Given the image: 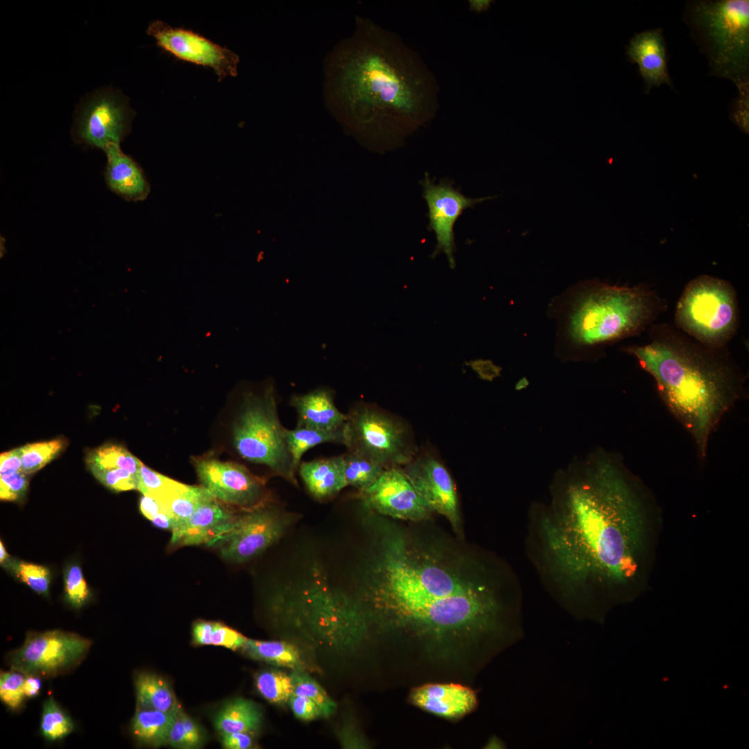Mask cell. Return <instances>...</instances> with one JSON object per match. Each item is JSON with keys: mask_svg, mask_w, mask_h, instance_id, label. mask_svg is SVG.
<instances>
[{"mask_svg": "<svg viewBox=\"0 0 749 749\" xmlns=\"http://www.w3.org/2000/svg\"><path fill=\"white\" fill-rule=\"evenodd\" d=\"M438 80L396 33L356 15L355 28L326 55L325 103L344 130L385 153L430 122L440 109Z\"/></svg>", "mask_w": 749, "mask_h": 749, "instance_id": "2", "label": "cell"}, {"mask_svg": "<svg viewBox=\"0 0 749 749\" xmlns=\"http://www.w3.org/2000/svg\"><path fill=\"white\" fill-rule=\"evenodd\" d=\"M86 463L87 467L123 468L137 479L143 464L125 447L116 444H105L91 451L87 456Z\"/></svg>", "mask_w": 749, "mask_h": 749, "instance_id": "30", "label": "cell"}, {"mask_svg": "<svg viewBox=\"0 0 749 749\" xmlns=\"http://www.w3.org/2000/svg\"><path fill=\"white\" fill-rule=\"evenodd\" d=\"M628 61L637 64L648 94L653 87L666 84L673 88L668 69V53L663 30L648 29L635 33L626 46Z\"/></svg>", "mask_w": 749, "mask_h": 749, "instance_id": "19", "label": "cell"}, {"mask_svg": "<svg viewBox=\"0 0 749 749\" xmlns=\"http://www.w3.org/2000/svg\"><path fill=\"white\" fill-rule=\"evenodd\" d=\"M21 447L1 454L0 474H12L21 471Z\"/></svg>", "mask_w": 749, "mask_h": 749, "instance_id": "45", "label": "cell"}, {"mask_svg": "<svg viewBox=\"0 0 749 749\" xmlns=\"http://www.w3.org/2000/svg\"><path fill=\"white\" fill-rule=\"evenodd\" d=\"M528 557L569 612L590 617L629 597L644 548L646 497L617 454L600 449L558 471L528 512Z\"/></svg>", "mask_w": 749, "mask_h": 749, "instance_id": "1", "label": "cell"}, {"mask_svg": "<svg viewBox=\"0 0 749 749\" xmlns=\"http://www.w3.org/2000/svg\"><path fill=\"white\" fill-rule=\"evenodd\" d=\"M239 513L208 492L189 519L171 532V545L209 546L232 527Z\"/></svg>", "mask_w": 749, "mask_h": 749, "instance_id": "18", "label": "cell"}, {"mask_svg": "<svg viewBox=\"0 0 749 749\" xmlns=\"http://www.w3.org/2000/svg\"><path fill=\"white\" fill-rule=\"evenodd\" d=\"M290 404L296 412L298 427L334 431L343 427L347 420L336 407L332 390L326 387L294 395Z\"/></svg>", "mask_w": 749, "mask_h": 749, "instance_id": "22", "label": "cell"}, {"mask_svg": "<svg viewBox=\"0 0 749 749\" xmlns=\"http://www.w3.org/2000/svg\"><path fill=\"white\" fill-rule=\"evenodd\" d=\"M738 92V96L731 104L730 118L741 132L748 134L749 89Z\"/></svg>", "mask_w": 749, "mask_h": 749, "instance_id": "43", "label": "cell"}, {"mask_svg": "<svg viewBox=\"0 0 749 749\" xmlns=\"http://www.w3.org/2000/svg\"><path fill=\"white\" fill-rule=\"evenodd\" d=\"M344 445L384 468L406 465L414 458L404 423L375 405L359 403L346 414Z\"/></svg>", "mask_w": 749, "mask_h": 749, "instance_id": "9", "label": "cell"}, {"mask_svg": "<svg viewBox=\"0 0 749 749\" xmlns=\"http://www.w3.org/2000/svg\"><path fill=\"white\" fill-rule=\"evenodd\" d=\"M739 306L732 285L724 279L700 275L685 287L677 303L678 329L707 347L722 349L735 335Z\"/></svg>", "mask_w": 749, "mask_h": 749, "instance_id": "8", "label": "cell"}, {"mask_svg": "<svg viewBox=\"0 0 749 749\" xmlns=\"http://www.w3.org/2000/svg\"><path fill=\"white\" fill-rule=\"evenodd\" d=\"M27 474L22 471L0 474V498L1 500L16 501L21 498L28 487Z\"/></svg>", "mask_w": 749, "mask_h": 749, "instance_id": "41", "label": "cell"}, {"mask_svg": "<svg viewBox=\"0 0 749 749\" xmlns=\"http://www.w3.org/2000/svg\"><path fill=\"white\" fill-rule=\"evenodd\" d=\"M147 33L175 57L214 69L219 80L238 74L239 58L234 52L191 31L157 20L149 24Z\"/></svg>", "mask_w": 749, "mask_h": 749, "instance_id": "14", "label": "cell"}, {"mask_svg": "<svg viewBox=\"0 0 749 749\" xmlns=\"http://www.w3.org/2000/svg\"><path fill=\"white\" fill-rule=\"evenodd\" d=\"M347 485L361 491L374 483L384 468L379 464L359 454L347 451L342 455Z\"/></svg>", "mask_w": 749, "mask_h": 749, "instance_id": "31", "label": "cell"}, {"mask_svg": "<svg viewBox=\"0 0 749 749\" xmlns=\"http://www.w3.org/2000/svg\"><path fill=\"white\" fill-rule=\"evenodd\" d=\"M92 641L76 633L60 630L29 632L22 645L9 653L11 669L24 675L54 677L79 664Z\"/></svg>", "mask_w": 749, "mask_h": 749, "instance_id": "11", "label": "cell"}, {"mask_svg": "<svg viewBox=\"0 0 749 749\" xmlns=\"http://www.w3.org/2000/svg\"><path fill=\"white\" fill-rule=\"evenodd\" d=\"M209 492L200 486L189 485L173 480L156 499L173 520V531L185 523L201 499Z\"/></svg>", "mask_w": 749, "mask_h": 749, "instance_id": "26", "label": "cell"}, {"mask_svg": "<svg viewBox=\"0 0 749 749\" xmlns=\"http://www.w3.org/2000/svg\"><path fill=\"white\" fill-rule=\"evenodd\" d=\"M682 20L707 59L708 76L749 89V1H687Z\"/></svg>", "mask_w": 749, "mask_h": 749, "instance_id": "6", "label": "cell"}, {"mask_svg": "<svg viewBox=\"0 0 749 749\" xmlns=\"http://www.w3.org/2000/svg\"><path fill=\"white\" fill-rule=\"evenodd\" d=\"M285 439L295 470L298 472L303 455L310 449L325 443L344 445V427L334 431L298 427L285 429Z\"/></svg>", "mask_w": 749, "mask_h": 749, "instance_id": "27", "label": "cell"}, {"mask_svg": "<svg viewBox=\"0 0 749 749\" xmlns=\"http://www.w3.org/2000/svg\"><path fill=\"white\" fill-rule=\"evenodd\" d=\"M298 472L308 492L320 502L333 499L347 486L342 455L302 461Z\"/></svg>", "mask_w": 749, "mask_h": 749, "instance_id": "23", "label": "cell"}, {"mask_svg": "<svg viewBox=\"0 0 749 749\" xmlns=\"http://www.w3.org/2000/svg\"><path fill=\"white\" fill-rule=\"evenodd\" d=\"M422 197L425 200L429 220V228L436 235V246L433 256L444 253L451 269L456 267L454 253L456 243L454 227L458 218L467 208L494 197L472 198L464 196L449 181L436 184L427 173L421 182Z\"/></svg>", "mask_w": 749, "mask_h": 749, "instance_id": "15", "label": "cell"}, {"mask_svg": "<svg viewBox=\"0 0 749 749\" xmlns=\"http://www.w3.org/2000/svg\"><path fill=\"white\" fill-rule=\"evenodd\" d=\"M243 649L254 659L293 670H302L304 665L299 649L286 642L248 639Z\"/></svg>", "mask_w": 749, "mask_h": 749, "instance_id": "28", "label": "cell"}, {"mask_svg": "<svg viewBox=\"0 0 749 749\" xmlns=\"http://www.w3.org/2000/svg\"><path fill=\"white\" fill-rule=\"evenodd\" d=\"M182 709L180 708L176 713L171 725L168 743L173 747L187 748L185 729L182 718Z\"/></svg>", "mask_w": 749, "mask_h": 749, "instance_id": "46", "label": "cell"}, {"mask_svg": "<svg viewBox=\"0 0 749 749\" xmlns=\"http://www.w3.org/2000/svg\"><path fill=\"white\" fill-rule=\"evenodd\" d=\"M262 714L252 700L236 698L226 703L215 715L214 724L221 734L233 732L253 733L261 724Z\"/></svg>", "mask_w": 749, "mask_h": 749, "instance_id": "24", "label": "cell"}, {"mask_svg": "<svg viewBox=\"0 0 749 749\" xmlns=\"http://www.w3.org/2000/svg\"><path fill=\"white\" fill-rule=\"evenodd\" d=\"M212 622L208 621H196L192 628L193 642L196 645H211V632Z\"/></svg>", "mask_w": 749, "mask_h": 749, "instance_id": "48", "label": "cell"}, {"mask_svg": "<svg viewBox=\"0 0 749 749\" xmlns=\"http://www.w3.org/2000/svg\"><path fill=\"white\" fill-rule=\"evenodd\" d=\"M139 509L142 515L150 521L162 511L165 510L157 500L144 494L140 499Z\"/></svg>", "mask_w": 749, "mask_h": 749, "instance_id": "50", "label": "cell"}, {"mask_svg": "<svg viewBox=\"0 0 749 749\" xmlns=\"http://www.w3.org/2000/svg\"><path fill=\"white\" fill-rule=\"evenodd\" d=\"M135 689L138 707L171 712L179 707L168 683L155 674H138Z\"/></svg>", "mask_w": 749, "mask_h": 749, "instance_id": "29", "label": "cell"}, {"mask_svg": "<svg viewBox=\"0 0 749 749\" xmlns=\"http://www.w3.org/2000/svg\"><path fill=\"white\" fill-rule=\"evenodd\" d=\"M295 519L293 513L267 503L239 513L232 527L209 546L225 561L241 564L261 555L276 543Z\"/></svg>", "mask_w": 749, "mask_h": 749, "instance_id": "10", "label": "cell"}, {"mask_svg": "<svg viewBox=\"0 0 749 749\" xmlns=\"http://www.w3.org/2000/svg\"><path fill=\"white\" fill-rule=\"evenodd\" d=\"M74 725L71 718L50 696L42 706L40 731L48 741H59L73 732Z\"/></svg>", "mask_w": 749, "mask_h": 749, "instance_id": "33", "label": "cell"}, {"mask_svg": "<svg viewBox=\"0 0 749 749\" xmlns=\"http://www.w3.org/2000/svg\"><path fill=\"white\" fill-rule=\"evenodd\" d=\"M25 675L14 669L0 674V699L10 710H19L26 698L24 691Z\"/></svg>", "mask_w": 749, "mask_h": 749, "instance_id": "37", "label": "cell"}, {"mask_svg": "<svg viewBox=\"0 0 749 749\" xmlns=\"http://www.w3.org/2000/svg\"><path fill=\"white\" fill-rule=\"evenodd\" d=\"M285 429L278 415L275 387L268 383L245 395L232 426V444L243 459L265 466L298 486Z\"/></svg>", "mask_w": 749, "mask_h": 749, "instance_id": "7", "label": "cell"}, {"mask_svg": "<svg viewBox=\"0 0 749 749\" xmlns=\"http://www.w3.org/2000/svg\"><path fill=\"white\" fill-rule=\"evenodd\" d=\"M251 733L233 732L221 734V743L226 749H248L252 746Z\"/></svg>", "mask_w": 749, "mask_h": 749, "instance_id": "47", "label": "cell"}, {"mask_svg": "<svg viewBox=\"0 0 749 749\" xmlns=\"http://www.w3.org/2000/svg\"><path fill=\"white\" fill-rule=\"evenodd\" d=\"M173 479L142 464L138 476L137 490L142 494L157 499L168 488Z\"/></svg>", "mask_w": 749, "mask_h": 749, "instance_id": "40", "label": "cell"}, {"mask_svg": "<svg viewBox=\"0 0 749 749\" xmlns=\"http://www.w3.org/2000/svg\"><path fill=\"white\" fill-rule=\"evenodd\" d=\"M410 702L429 713L456 719L471 713L478 705L474 690L456 683H429L414 688Z\"/></svg>", "mask_w": 749, "mask_h": 749, "instance_id": "20", "label": "cell"}, {"mask_svg": "<svg viewBox=\"0 0 749 749\" xmlns=\"http://www.w3.org/2000/svg\"><path fill=\"white\" fill-rule=\"evenodd\" d=\"M247 641L248 638L238 631L220 622H212L211 645L235 651L243 648Z\"/></svg>", "mask_w": 749, "mask_h": 749, "instance_id": "42", "label": "cell"}, {"mask_svg": "<svg viewBox=\"0 0 749 749\" xmlns=\"http://www.w3.org/2000/svg\"><path fill=\"white\" fill-rule=\"evenodd\" d=\"M40 678L35 675H25L24 691L26 698H34L39 694L42 687Z\"/></svg>", "mask_w": 749, "mask_h": 749, "instance_id": "51", "label": "cell"}, {"mask_svg": "<svg viewBox=\"0 0 749 749\" xmlns=\"http://www.w3.org/2000/svg\"><path fill=\"white\" fill-rule=\"evenodd\" d=\"M131 110L124 98L113 89L94 92L78 110L74 126L76 141L101 150L118 144L130 131Z\"/></svg>", "mask_w": 749, "mask_h": 749, "instance_id": "13", "label": "cell"}, {"mask_svg": "<svg viewBox=\"0 0 749 749\" xmlns=\"http://www.w3.org/2000/svg\"><path fill=\"white\" fill-rule=\"evenodd\" d=\"M724 349L707 347L664 324L651 326L647 343L624 348L653 378L702 460L712 433L745 393V377Z\"/></svg>", "mask_w": 749, "mask_h": 749, "instance_id": "4", "label": "cell"}, {"mask_svg": "<svg viewBox=\"0 0 749 749\" xmlns=\"http://www.w3.org/2000/svg\"><path fill=\"white\" fill-rule=\"evenodd\" d=\"M10 567L16 577L33 591L42 595L48 594L51 579L48 568L23 561L12 562Z\"/></svg>", "mask_w": 749, "mask_h": 749, "instance_id": "36", "label": "cell"}, {"mask_svg": "<svg viewBox=\"0 0 749 749\" xmlns=\"http://www.w3.org/2000/svg\"><path fill=\"white\" fill-rule=\"evenodd\" d=\"M151 522L155 526L171 531V532L174 525L172 517L166 510H163L156 515Z\"/></svg>", "mask_w": 749, "mask_h": 749, "instance_id": "52", "label": "cell"}, {"mask_svg": "<svg viewBox=\"0 0 749 749\" xmlns=\"http://www.w3.org/2000/svg\"><path fill=\"white\" fill-rule=\"evenodd\" d=\"M289 702L294 715L300 719L311 721L322 716L318 706L305 696L293 694Z\"/></svg>", "mask_w": 749, "mask_h": 749, "instance_id": "44", "label": "cell"}, {"mask_svg": "<svg viewBox=\"0 0 749 749\" xmlns=\"http://www.w3.org/2000/svg\"><path fill=\"white\" fill-rule=\"evenodd\" d=\"M8 557H9V555L7 553V551H6L5 547H4L3 544L1 541L0 542V562H1V564L3 563L8 558Z\"/></svg>", "mask_w": 749, "mask_h": 749, "instance_id": "54", "label": "cell"}, {"mask_svg": "<svg viewBox=\"0 0 749 749\" xmlns=\"http://www.w3.org/2000/svg\"><path fill=\"white\" fill-rule=\"evenodd\" d=\"M178 707L171 712L138 707L131 722V732L139 742L153 747L168 743Z\"/></svg>", "mask_w": 749, "mask_h": 749, "instance_id": "25", "label": "cell"}, {"mask_svg": "<svg viewBox=\"0 0 749 749\" xmlns=\"http://www.w3.org/2000/svg\"><path fill=\"white\" fill-rule=\"evenodd\" d=\"M664 306L642 286L580 282L550 304L557 322L556 353L562 360H589L603 347L644 331Z\"/></svg>", "mask_w": 749, "mask_h": 749, "instance_id": "5", "label": "cell"}, {"mask_svg": "<svg viewBox=\"0 0 749 749\" xmlns=\"http://www.w3.org/2000/svg\"><path fill=\"white\" fill-rule=\"evenodd\" d=\"M182 718L185 729L187 748L198 746L201 743V734L196 723L183 712Z\"/></svg>", "mask_w": 749, "mask_h": 749, "instance_id": "49", "label": "cell"}, {"mask_svg": "<svg viewBox=\"0 0 749 749\" xmlns=\"http://www.w3.org/2000/svg\"><path fill=\"white\" fill-rule=\"evenodd\" d=\"M65 445L64 439L57 438L21 447V471L26 474L38 471L52 460Z\"/></svg>", "mask_w": 749, "mask_h": 749, "instance_id": "34", "label": "cell"}, {"mask_svg": "<svg viewBox=\"0 0 749 749\" xmlns=\"http://www.w3.org/2000/svg\"><path fill=\"white\" fill-rule=\"evenodd\" d=\"M95 478L105 486L117 492L137 490L138 479L123 468H101L88 466Z\"/></svg>", "mask_w": 749, "mask_h": 749, "instance_id": "39", "label": "cell"}, {"mask_svg": "<svg viewBox=\"0 0 749 749\" xmlns=\"http://www.w3.org/2000/svg\"><path fill=\"white\" fill-rule=\"evenodd\" d=\"M379 551L369 590L397 626L437 639L519 629L522 594L504 596L502 577L483 562L461 569L395 533L381 538Z\"/></svg>", "mask_w": 749, "mask_h": 749, "instance_id": "3", "label": "cell"}, {"mask_svg": "<svg viewBox=\"0 0 749 749\" xmlns=\"http://www.w3.org/2000/svg\"><path fill=\"white\" fill-rule=\"evenodd\" d=\"M103 151L107 157L105 178L107 187L126 200H145L150 187L141 166L122 151L120 144H108Z\"/></svg>", "mask_w": 749, "mask_h": 749, "instance_id": "21", "label": "cell"}, {"mask_svg": "<svg viewBox=\"0 0 749 749\" xmlns=\"http://www.w3.org/2000/svg\"><path fill=\"white\" fill-rule=\"evenodd\" d=\"M291 676L293 684V694L311 699L319 708L322 716L328 718L335 713L336 703L313 678L302 670H293Z\"/></svg>", "mask_w": 749, "mask_h": 749, "instance_id": "35", "label": "cell"}, {"mask_svg": "<svg viewBox=\"0 0 749 749\" xmlns=\"http://www.w3.org/2000/svg\"><path fill=\"white\" fill-rule=\"evenodd\" d=\"M194 466L201 485L232 509L248 511L271 502L264 480L243 465L202 458L194 460Z\"/></svg>", "mask_w": 749, "mask_h": 749, "instance_id": "12", "label": "cell"}, {"mask_svg": "<svg viewBox=\"0 0 749 749\" xmlns=\"http://www.w3.org/2000/svg\"><path fill=\"white\" fill-rule=\"evenodd\" d=\"M64 594L67 602L75 608H80L90 597L81 568L76 564L71 565L66 569Z\"/></svg>", "mask_w": 749, "mask_h": 749, "instance_id": "38", "label": "cell"}, {"mask_svg": "<svg viewBox=\"0 0 749 749\" xmlns=\"http://www.w3.org/2000/svg\"><path fill=\"white\" fill-rule=\"evenodd\" d=\"M359 495L370 510L395 519L420 522L428 519L432 513L399 467L385 469Z\"/></svg>", "mask_w": 749, "mask_h": 749, "instance_id": "16", "label": "cell"}, {"mask_svg": "<svg viewBox=\"0 0 749 749\" xmlns=\"http://www.w3.org/2000/svg\"><path fill=\"white\" fill-rule=\"evenodd\" d=\"M470 2L472 10L476 12L485 10L490 5V1H470Z\"/></svg>", "mask_w": 749, "mask_h": 749, "instance_id": "53", "label": "cell"}, {"mask_svg": "<svg viewBox=\"0 0 749 749\" xmlns=\"http://www.w3.org/2000/svg\"><path fill=\"white\" fill-rule=\"evenodd\" d=\"M404 470L413 486L432 512L447 518L456 532L460 530L458 496L446 467L431 455L414 458Z\"/></svg>", "mask_w": 749, "mask_h": 749, "instance_id": "17", "label": "cell"}, {"mask_svg": "<svg viewBox=\"0 0 749 749\" xmlns=\"http://www.w3.org/2000/svg\"><path fill=\"white\" fill-rule=\"evenodd\" d=\"M255 685L259 694L268 702L284 704L293 694L291 675L278 670H265L255 678Z\"/></svg>", "mask_w": 749, "mask_h": 749, "instance_id": "32", "label": "cell"}]
</instances>
